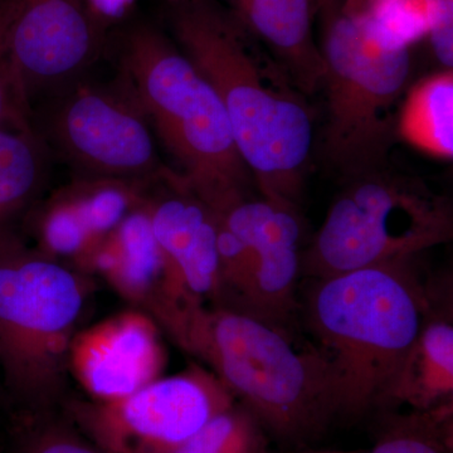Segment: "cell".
I'll return each mask as SVG.
<instances>
[{
    "label": "cell",
    "instance_id": "cell-11",
    "mask_svg": "<svg viewBox=\"0 0 453 453\" xmlns=\"http://www.w3.org/2000/svg\"><path fill=\"white\" fill-rule=\"evenodd\" d=\"M159 186L160 192H149L146 205L173 297L186 314L207 303L219 305L222 279L217 211L178 173Z\"/></svg>",
    "mask_w": 453,
    "mask_h": 453
},
{
    "label": "cell",
    "instance_id": "cell-23",
    "mask_svg": "<svg viewBox=\"0 0 453 453\" xmlns=\"http://www.w3.org/2000/svg\"><path fill=\"white\" fill-rule=\"evenodd\" d=\"M434 22L427 35L434 56L446 70L453 67V0H434Z\"/></svg>",
    "mask_w": 453,
    "mask_h": 453
},
{
    "label": "cell",
    "instance_id": "cell-21",
    "mask_svg": "<svg viewBox=\"0 0 453 453\" xmlns=\"http://www.w3.org/2000/svg\"><path fill=\"white\" fill-rule=\"evenodd\" d=\"M5 0H0V129L33 127L32 109L27 104L9 65L4 49Z\"/></svg>",
    "mask_w": 453,
    "mask_h": 453
},
{
    "label": "cell",
    "instance_id": "cell-10",
    "mask_svg": "<svg viewBox=\"0 0 453 453\" xmlns=\"http://www.w3.org/2000/svg\"><path fill=\"white\" fill-rule=\"evenodd\" d=\"M106 32L86 0H5V55L27 104L83 80Z\"/></svg>",
    "mask_w": 453,
    "mask_h": 453
},
{
    "label": "cell",
    "instance_id": "cell-15",
    "mask_svg": "<svg viewBox=\"0 0 453 453\" xmlns=\"http://www.w3.org/2000/svg\"><path fill=\"white\" fill-rule=\"evenodd\" d=\"M232 16L268 50L305 95L323 88L314 35L316 0H226Z\"/></svg>",
    "mask_w": 453,
    "mask_h": 453
},
{
    "label": "cell",
    "instance_id": "cell-24",
    "mask_svg": "<svg viewBox=\"0 0 453 453\" xmlns=\"http://www.w3.org/2000/svg\"><path fill=\"white\" fill-rule=\"evenodd\" d=\"M135 0H86L92 13L109 28L127 16Z\"/></svg>",
    "mask_w": 453,
    "mask_h": 453
},
{
    "label": "cell",
    "instance_id": "cell-6",
    "mask_svg": "<svg viewBox=\"0 0 453 453\" xmlns=\"http://www.w3.org/2000/svg\"><path fill=\"white\" fill-rule=\"evenodd\" d=\"M324 62L327 160L348 178L384 168L412 68L410 47L384 40L342 0H316Z\"/></svg>",
    "mask_w": 453,
    "mask_h": 453
},
{
    "label": "cell",
    "instance_id": "cell-9",
    "mask_svg": "<svg viewBox=\"0 0 453 453\" xmlns=\"http://www.w3.org/2000/svg\"><path fill=\"white\" fill-rule=\"evenodd\" d=\"M234 404L213 372L192 365L116 401L77 402L73 413L106 453H173Z\"/></svg>",
    "mask_w": 453,
    "mask_h": 453
},
{
    "label": "cell",
    "instance_id": "cell-12",
    "mask_svg": "<svg viewBox=\"0 0 453 453\" xmlns=\"http://www.w3.org/2000/svg\"><path fill=\"white\" fill-rule=\"evenodd\" d=\"M219 211L229 231L251 256L252 294L250 311L290 325L297 310L303 226L297 208L251 196Z\"/></svg>",
    "mask_w": 453,
    "mask_h": 453
},
{
    "label": "cell",
    "instance_id": "cell-27",
    "mask_svg": "<svg viewBox=\"0 0 453 453\" xmlns=\"http://www.w3.org/2000/svg\"><path fill=\"white\" fill-rule=\"evenodd\" d=\"M0 378H2V377H0Z\"/></svg>",
    "mask_w": 453,
    "mask_h": 453
},
{
    "label": "cell",
    "instance_id": "cell-22",
    "mask_svg": "<svg viewBox=\"0 0 453 453\" xmlns=\"http://www.w3.org/2000/svg\"><path fill=\"white\" fill-rule=\"evenodd\" d=\"M23 453H106L94 443L73 436L71 432L58 427L40 429L29 438Z\"/></svg>",
    "mask_w": 453,
    "mask_h": 453
},
{
    "label": "cell",
    "instance_id": "cell-25",
    "mask_svg": "<svg viewBox=\"0 0 453 453\" xmlns=\"http://www.w3.org/2000/svg\"><path fill=\"white\" fill-rule=\"evenodd\" d=\"M375 0H342V8L351 16H363Z\"/></svg>",
    "mask_w": 453,
    "mask_h": 453
},
{
    "label": "cell",
    "instance_id": "cell-20",
    "mask_svg": "<svg viewBox=\"0 0 453 453\" xmlns=\"http://www.w3.org/2000/svg\"><path fill=\"white\" fill-rule=\"evenodd\" d=\"M452 416V404L396 418L366 453H446L441 423Z\"/></svg>",
    "mask_w": 453,
    "mask_h": 453
},
{
    "label": "cell",
    "instance_id": "cell-17",
    "mask_svg": "<svg viewBox=\"0 0 453 453\" xmlns=\"http://www.w3.org/2000/svg\"><path fill=\"white\" fill-rule=\"evenodd\" d=\"M396 135L425 153L452 159V70L426 77L410 89L399 109Z\"/></svg>",
    "mask_w": 453,
    "mask_h": 453
},
{
    "label": "cell",
    "instance_id": "cell-5",
    "mask_svg": "<svg viewBox=\"0 0 453 453\" xmlns=\"http://www.w3.org/2000/svg\"><path fill=\"white\" fill-rule=\"evenodd\" d=\"M92 294V280L0 228V377L35 410L61 398L68 351Z\"/></svg>",
    "mask_w": 453,
    "mask_h": 453
},
{
    "label": "cell",
    "instance_id": "cell-14",
    "mask_svg": "<svg viewBox=\"0 0 453 453\" xmlns=\"http://www.w3.org/2000/svg\"><path fill=\"white\" fill-rule=\"evenodd\" d=\"M449 277L427 280V305L418 334L380 405L417 412L452 404L453 294Z\"/></svg>",
    "mask_w": 453,
    "mask_h": 453
},
{
    "label": "cell",
    "instance_id": "cell-7",
    "mask_svg": "<svg viewBox=\"0 0 453 453\" xmlns=\"http://www.w3.org/2000/svg\"><path fill=\"white\" fill-rule=\"evenodd\" d=\"M349 179L301 255V276L326 279L417 257L452 240L451 203L421 179L386 166Z\"/></svg>",
    "mask_w": 453,
    "mask_h": 453
},
{
    "label": "cell",
    "instance_id": "cell-4",
    "mask_svg": "<svg viewBox=\"0 0 453 453\" xmlns=\"http://www.w3.org/2000/svg\"><path fill=\"white\" fill-rule=\"evenodd\" d=\"M119 81L183 172L184 184L214 211L250 196L253 179L238 153L219 95L208 80L153 26L122 35Z\"/></svg>",
    "mask_w": 453,
    "mask_h": 453
},
{
    "label": "cell",
    "instance_id": "cell-13",
    "mask_svg": "<svg viewBox=\"0 0 453 453\" xmlns=\"http://www.w3.org/2000/svg\"><path fill=\"white\" fill-rule=\"evenodd\" d=\"M160 327L140 310L113 316L74 335L68 351L73 372L92 401L124 398L162 377Z\"/></svg>",
    "mask_w": 453,
    "mask_h": 453
},
{
    "label": "cell",
    "instance_id": "cell-8",
    "mask_svg": "<svg viewBox=\"0 0 453 453\" xmlns=\"http://www.w3.org/2000/svg\"><path fill=\"white\" fill-rule=\"evenodd\" d=\"M50 97L35 129L79 177L157 183L172 173L160 162L148 119L119 80L112 86L80 80Z\"/></svg>",
    "mask_w": 453,
    "mask_h": 453
},
{
    "label": "cell",
    "instance_id": "cell-19",
    "mask_svg": "<svg viewBox=\"0 0 453 453\" xmlns=\"http://www.w3.org/2000/svg\"><path fill=\"white\" fill-rule=\"evenodd\" d=\"M434 0H375L365 16L384 40L410 47L427 37L434 22Z\"/></svg>",
    "mask_w": 453,
    "mask_h": 453
},
{
    "label": "cell",
    "instance_id": "cell-1",
    "mask_svg": "<svg viewBox=\"0 0 453 453\" xmlns=\"http://www.w3.org/2000/svg\"><path fill=\"white\" fill-rule=\"evenodd\" d=\"M172 29L219 95L261 196L297 208L314 142L306 95L231 12L211 0L180 2Z\"/></svg>",
    "mask_w": 453,
    "mask_h": 453
},
{
    "label": "cell",
    "instance_id": "cell-2",
    "mask_svg": "<svg viewBox=\"0 0 453 453\" xmlns=\"http://www.w3.org/2000/svg\"><path fill=\"white\" fill-rule=\"evenodd\" d=\"M417 257L311 280L303 312L329 363L336 416L380 405L401 371L427 305Z\"/></svg>",
    "mask_w": 453,
    "mask_h": 453
},
{
    "label": "cell",
    "instance_id": "cell-16",
    "mask_svg": "<svg viewBox=\"0 0 453 453\" xmlns=\"http://www.w3.org/2000/svg\"><path fill=\"white\" fill-rule=\"evenodd\" d=\"M50 151L35 127L0 129V228L14 226L40 201Z\"/></svg>",
    "mask_w": 453,
    "mask_h": 453
},
{
    "label": "cell",
    "instance_id": "cell-26",
    "mask_svg": "<svg viewBox=\"0 0 453 453\" xmlns=\"http://www.w3.org/2000/svg\"><path fill=\"white\" fill-rule=\"evenodd\" d=\"M177 2L180 3V2H187V0H177Z\"/></svg>",
    "mask_w": 453,
    "mask_h": 453
},
{
    "label": "cell",
    "instance_id": "cell-3",
    "mask_svg": "<svg viewBox=\"0 0 453 453\" xmlns=\"http://www.w3.org/2000/svg\"><path fill=\"white\" fill-rule=\"evenodd\" d=\"M178 345L207 363L276 436L306 440L336 416L329 363L316 345H300L288 325L231 306H198Z\"/></svg>",
    "mask_w": 453,
    "mask_h": 453
},
{
    "label": "cell",
    "instance_id": "cell-18",
    "mask_svg": "<svg viewBox=\"0 0 453 453\" xmlns=\"http://www.w3.org/2000/svg\"><path fill=\"white\" fill-rule=\"evenodd\" d=\"M173 453H268L264 426L244 405H231Z\"/></svg>",
    "mask_w": 453,
    "mask_h": 453
}]
</instances>
